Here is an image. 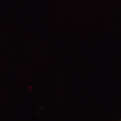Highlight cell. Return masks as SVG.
<instances>
[{
  "label": "cell",
  "instance_id": "1",
  "mask_svg": "<svg viewBox=\"0 0 121 121\" xmlns=\"http://www.w3.org/2000/svg\"></svg>",
  "mask_w": 121,
  "mask_h": 121
}]
</instances>
